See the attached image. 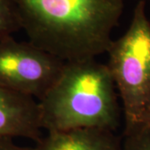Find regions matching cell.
Listing matches in <instances>:
<instances>
[{
	"label": "cell",
	"mask_w": 150,
	"mask_h": 150,
	"mask_svg": "<svg viewBox=\"0 0 150 150\" xmlns=\"http://www.w3.org/2000/svg\"><path fill=\"white\" fill-rule=\"evenodd\" d=\"M20 27L36 46L64 62L105 54L123 0H13Z\"/></svg>",
	"instance_id": "6da1fadb"
},
{
	"label": "cell",
	"mask_w": 150,
	"mask_h": 150,
	"mask_svg": "<svg viewBox=\"0 0 150 150\" xmlns=\"http://www.w3.org/2000/svg\"><path fill=\"white\" fill-rule=\"evenodd\" d=\"M38 103L41 127L47 132L82 128L114 132L120 123L112 75L107 64L96 59L65 62Z\"/></svg>",
	"instance_id": "7a4b0ae2"
},
{
	"label": "cell",
	"mask_w": 150,
	"mask_h": 150,
	"mask_svg": "<svg viewBox=\"0 0 150 150\" xmlns=\"http://www.w3.org/2000/svg\"><path fill=\"white\" fill-rule=\"evenodd\" d=\"M107 66L123 103L124 134L143 127L150 107V21L146 4H136L129 28L112 40Z\"/></svg>",
	"instance_id": "3957f363"
},
{
	"label": "cell",
	"mask_w": 150,
	"mask_h": 150,
	"mask_svg": "<svg viewBox=\"0 0 150 150\" xmlns=\"http://www.w3.org/2000/svg\"><path fill=\"white\" fill-rule=\"evenodd\" d=\"M64 61L31 42L0 40V86L39 100L61 74Z\"/></svg>",
	"instance_id": "277c9868"
},
{
	"label": "cell",
	"mask_w": 150,
	"mask_h": 150,
	"mask_svg": "<svg viewBox=\"0 0 150 150\" xmlns=\"http://www.w3.org/2000/svg\"><path fill=\"white\" fill-rule=\"evenodd\" d=\"M38 103L33 98L0 86V138L41 139Z\"/></svg>",
	"instance_id": "5b68a950"
},
{
	"label": "cell",
	"mask_w": 150,
	"mask_h": 150,
	"mask_svg": "<svg viewBox=\"0 0 150 150\" xmlns=\"http://www.w3.org/2000/svg\"><path fill=\"white\" fill-rule=\"evenodd\" d=\"M35 147L38 150H123L114 132L97 128L48 132Z\"/></svg>",
	"instance_id": "8992f818"
},
{
	"label": "cell",
	"mask_w": 150,
	"mask_h": 150,
	"mask_svg": "<svg viewBox=\"0 0 150 150\" xmlns=\"http://www.w3.org/2000/svg\"><path fill=\"white\" fill-rule=\"evenodd\" d=\"M20 23L13 0H0V40L20 29Z\"/></svg>",
	"instance_id": "52a82bcc"
},
{
	"label": "cell",
	"mask_w": 150,
	"mask_h": 150,
	"mask_svg": "<svg viewBox=\"0 0 150 150\" xmlns=\"http://www.w3.org/2000/svg\"><path fill=\"white\" fill-rule=\"evenodd\" d=\"M123 150H150V127H141L124 134Z\"/></svg>",
	"instance_id": "ba28073f"
},
{
	"label": "cell",
	"mask_w": 150,
	"mask_h": 150,
	"mask_svg": "<svg viewBox=\"0 0 150 150\" xmlns=\"http://www.w3.org/2000/svg\"><path fill=\"white\" fill-rule=\"evenodd\" d=\"M0 150H38L36 147H23L13 143L11 138H0Z\"/></svg>",
	"instance_id": "9c48e42d"
},
{
	"label": "cell",
	"mask_w": 150,
	"mask_h": 150,
	"mask_svg": "<svg viewBox=\"0 0 150 150\" xmlns=\"http://www.w3.org/2000/svg\"><path fill=\"white\" fill-rule=\"evenodd\" d=\"M143 127H150V107L147 112V114L145 116L144 122V125Z\"/></svg>",
	"instance_id": "30bf717a"
}]
</instances>
